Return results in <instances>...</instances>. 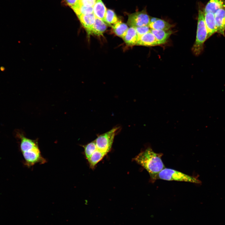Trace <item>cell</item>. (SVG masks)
<instances>
[{"label":"cell","mask_w":225,"mask_h":225,"mask_svg":"<svg viewBox=\"0 0 225 225\" xmlns=\"http://www.w3.org/2000/svg\"><path fill=\"white\" fill-rule=\"evenodd\" d=\"M119 128V127H114L108 131L98 136L94 140L95 150L88 159L91 162L97 164L110 151L114 137Z\"/></svg>","instance_id":"3957f363"},{"label":"cell","mask_w":225,"mask_h":225,"mask_svg":"<svg viewBox=\"0 0 225 225\" xmlns=\"http://www.w3.org/2000/svg\"><path fill=\"white\" fill-rule=\"evenodd\" d=\"M20 140V149L25 160V164L28 167L37 163L43 164L47 162L39 149L38 140L27 138L22 133L18 135Z\"/></svg>","instance_id":"7a4b0ae2"},{"label":"cell","mask_w":225,"mask_h":225,"mask_svg":"<svg viewBox=\"0 0 225 225\" xmlns=\"http://www.w3.org/2000/svg\"><path fill=\"white\" fill-rule=\"evenodd\" d=\"M78 17L87 32L92 27L96 18L93 13L89 14L81 15Z\"/></svg>","instance_id":"2e32d148"},{"label":"cell","mask_w":225,"mask_h":225,"mask_svg":"<svg viewBox=\"0 0 225 225\" xmlns=\"http://www.w3.org/2000/svg\"><path fill=\"white\" fill-rule=\"evenodd\" d=\"M151 32L155 36L159 45L165 43L172 32L170 30H164L151 29Z\"/></svg>","instance_id":"4fadbf2b"},{"label":"cell","mask_w":225,"mask_h":225,"mask_svg":"<svg viewBox=\"0 0 225 225\" xmlns=\"http://www.w3.org/2000/svg\"><path fill=\"white\" fill-rule=\"evenodd\" d=\"M122 38L128 45H136L138 36L135 28L133 27L128 28L126 35Z\"/></svg>","instance_id":"9a60e30c"},{"label":"cell","mask_w":225,"mask_h":225,"mask_svg":"<svg viewBox=\"0 0 225 225\" xmlns=\"http://www.w3.org/2000/svg\"><path fill=\"white\" fill-rule=\"evenodd\" d=\"M114 33L118 36L123 38L126 35L128 29L127 25L120 21H118L112 26Z\"/></svg>","instance_id":"e0dca14e"},{"label":"cell","mask_w":225,"mask_h":225,"mask_svg":"<svg viewBox=\"0 0 225 225\" xmlns=\"http://www.w3.org/2000/svg\"><path fill=\"white\" fill-rule=\"evenodd\" d=\"M185 182L201 184V181L197 177L189 176L171 168H164L159 173L158 179Z\"/></svg>","instance_id":"5b68a950"},{"label":"cell","mask_w":225,"mask_h":225,"mask_svg":"<svg viewBox=\"0 0 225 225\" xmlns=\"http://www.w3.org/2000/svg\"><path fill=\"white\" fill-rule=\"evenodd\" d=\"M118 20L114 12L111 9H108L105 17L104 22L109 25L114 24Z\"/></svg>","instance_id":"d6986e66"},{"label":"cell","mask_w":225,"mask_h":225,"mask_svg":"<svg viewBox=\"0 0 225 225\" xmlns=\"http://www.w3.org/2000/svg\"><path fill=\"white\" fill-rule=\"evenodd\" d=\"M222 8H225V0H210L205 7L204 13L214 14L218 9Z\"/></svg>","instance_id":"7c38bea8"},{"label":"cell","mask_w":225,"mask_h":225,"mask_svg":"<svg viewBox=\"0 0 225 225\" xmlns=\"http://www.w3.org/2000/svg\"><path fill=\"white\" fill-rule=\"evenodd\" d=\"M151 29L168 30L172 25L166 21L155 17H151L149 25Z\"/></svg>","instance_id":"30bf717a"},{"label":"cell","mask_w":225,"mask_h":225,"mask_svg":"<svg viewBox=\"0 0 225 225\" xmlns=\"http://www.w3.org/2000/svg\"><path fill=\"white\" fill-rule=\"evenodd\" d=\"M162 155V153L155 152L151 147H149L142 151L133 159L147 170L152 182H154L158 179L159 173L165 168L161 159Z\"/></svg>","instance_id":"6da1fadb"},{"label":"cell","mask_w":225,"mask_h":225,"mask_svg":"<svg viewBox=\"0 0 225 225\" xmlns=\"http://www.w3.org/2000/svg\"><path fill=\"white\" fill-rule=\"evenodd\" d=\"M217 32L225 36V8L218 9L214 14Z\"/></svg>","instance_id":"ba28073f"},{"label":"cell","mask_w":225,"mask_h":225,"mask_svg":"<svg viewBox=\"0 0 225 225\" xmlns=\"http://www.w3.org/2000/svg\"><path fill=\"white\" fill-rule=\"evenodd\" d=\"M106 12V8L101 0H97L93 7V13L96 18L104 22Z\"/></svg>","instance_id":"5bb4252c"},{"label":"cell","mask_w":225,"mask_h":225,"mask_svg":"<svg viewBox=\"0 0 225 225\" xmlns=\"http://www.w3.org/2000/svg\"><path fill=\"white\" fill-rule=\"evenodd\" d=\"M150 22V17L146 10H143L129 15L127 22L128 25L130 27H135L149 26Z\"/></svg>","instance_id":"8992f818"},{"label":"cell","mask_w":225,"mask_h":225,"mask_svg":"<svg viewBox=\"0 0 225 225\" xmlns=\"http://www.w3.org/2000/svg\"><path fill=\"white\" fill-rule=\"evenodd\" d=\"M97 0H78L79 4L87 7H93Z\"/></svg>","instance_id":"44dd1931"},{"label":"cell","mask_w":225,"mask_h":225,"mask_svg":"<svg viewBox=\"0 0 225 225\" xmlns=\"http://www.w3.org/2000/svg\"><path fill=\"white\" fill-rule=\"evenodd\" d=\"M68 5L72 9L78 3V0H65Z\"/></svg>","instance_id":"7402d4cb"},{"label":"cell","mask_w":225,"mask_h":225,"mask_svg":"<svg viewBox=\"0 0 225 225\" xmlns=\"http://www.w3.org/2000/svg\"><path fill=\"white\" fill-rule=\"evenodd\" d=\"M136 45L153 46L159 45L153 34L150 31L139 37Z\"/></svg>","instance_id":"9c48e42d"},{"label":"cell","mask_w":225,"mask_h":225,"mask_svg":"<svg viewBox=\"0 0 225 225\" xmlns=\"http://www.w3.org/2000/svg\"><path fill=\"white\" fill-rule=\"evenodd\" d=\"M139 37L150 31L151 29L148 26L134 27Z\"/></svg>","instance_id":"ffe728a7"},{"label":"cell","mask_w":225,"mask_h":225,"mask_svg":"<svg viewBox=\"0 0 225 225\" xmlns=\"http://www.w3.org/2000/svg\"><path fill=\"white\" fill-rule=\"evenodd\" d=\"M107 28V24L103 21L96 18L93 25L87 32L88 35H94L100 36L103 34Z\"/></svg>","instance_id":"8fae6325"},{"label":"cell","mask_w":225,"mask_h":225,"mask_svg":"<svg viewBox=\"0 0 225 225\" xmlns=\"http://www.w3.org/2000/svg\"><path fill=\"white\" fill-rule=\"evenodd\" d=\"M204 19L207 31V39H208L217 32L214 14L211 12L204 13Z\"/></svg>","instance_id":"52a82bcc"},{"label":"cell","mask_w":225,"mask_h":225,"mask_svg":"<svg viewBox=\"0 0 225 225\" xmlns=\"http://www.w3.org/2000/svg\"><path fill=\"white\" fill-rule=\"evenodd\" d=\"M195 41L192 48L193 53L198 56L202 51L204 43L207 36V31L205 25L204 13L199 8Z\"/></svg>","instance_id":"277c9868"},{"label":"cell","mask_w":225,"mask_h":225,"mask_svg":"<svg viewBox=\"0 0 225 225\" xmlns=\"http://www.w3.org/2000/svg\"><path fill=\"white\" fill-rule=\"evenodd\" d=\"M72 9L77 16L81 15H86L93 13V7H87L78 4Z\"/></svg>","instance_id":"ac0fdd59"}]
</instances>
